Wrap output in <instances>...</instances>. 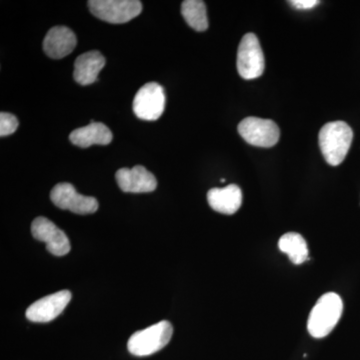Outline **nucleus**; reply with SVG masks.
<instances>
[{
	"instance_id": "nucleus-9",
	"label": "nucleus",
	"mask_w": 360,
	"mask_h": 360,
	"mask_svg": "<svg viewBox=\"0 0 360 360\" xmlns=\"http://www.w3.org/2000/svg\"><path fill=\"white\" fill-rule=\"evenodd\" d=\"M33 238L46 245V250L56 257H63L70 251V239L65 232L51 220L37 217L32 224Z\"/></svg>"
},
{
	"instance_id": "nucleus-11",
	"label": "nucleus",
	"mask_w": 360,
	"mask_h": 360,
	"mask_svg": "<svg viewBox=\"0 0 360 360\" xmlns=\"http://www.w3.org/2000/svg\"><path fill=\"white\" fill-rule=\"evenodd\" d=\"M115 179L118 186L124 193H151L158 186V180L155 175L141 165L117 170Z\"/></svg>"
},
{
	"instance_id": "nucleus-4",
	"label": "nucleus",
	"mask_w": 360,
	"mask_h": 360,
	"mask_svg": "<svg viewBox=\"0 0 360 360\" xmlns=\"http://www.w3.org/2000/svg\"><path fill=\"white\" fill-rule=\"evenodd\" d=\"M89 7L97 18L115 25L129 22L142 11L139 0H90Z\"/></svg>"
},
{
	"instance_id": "nucleus-5",
	"label": "nucleus",
	"mask_w": 360,
	"mask_h": 360,
	"mask_svg": "<svg viewBox=\"0 0 360 360\" xmlns=\"http://www.w3.org/2000/svg\"><path fill=\"white\" fill-rule=\"evenodd\" d=\"M236 66L239 75L246 80L262 77L264 71V56L259 40L253 33H248L238 46Z\"/></svg>"
},
{
	"instance_id": "nucleus-6",
	"label": "nucleus",
	"mask_w": 360,
	"mask_h": 360,
	"mask_svg": "<svg viewBox=\"0 0 360 360\" xmlns=\"http://www.w3.org/2000/svg\"><path fill=\"white\" fill-rule=\"evenodd\" d=\"M238 132L248 143L257 148H272L279 141L281 131L274 120L246 117L238 124Z\"/></svg>"
},
{
	"instance_id": "nucleus-8",
	"label": "nucleus",
	"mask_w": 360,
	"mask_h": 360,
	"mask_svg": "<svg viewBox=\"0 0 360 360\" xmlns=\"http://www.w3.org/2000/svg\"><path fill=\"white\" fill-rule=\"evenodd\" d=\"M51 200L60 210L77 214H90L98 210V201L96 198L78 193L75 187L68 182L56 184L52 188Z\"/></svg>"
},
{
	"instance_id": "nucleus-12",
	"label": "nucleus",
	"mask_w": 360,
	"mask_h": 360,
	"mask_svg": "<svg viewBox=\"0 0 360 360\" xmlns=\"http://www.w3.org/2000/svg\"><path fill=\"white\" fill-rule=\"evenodd\" d=\"M77 35L66 26H54L44 40V51L49 58L60 59L75 51Z\"/></svg>"
},
{
	"instance_id": "nucleus-16",
	"label": "nucleus",
	"mask_w": 360,
	"mask_h": 360,
	"mask_svg": "<svg viewBox=\"0 0 360 360\" xmlns=\"http://www.w3.org/2000/svg\"><path fill=\"white\" fill-rule=\"evenodd\" d=\"M279 250L288 255L293 264H302L309 259V248L302 236L296 232L283 234L278 241Z\"/></svg>"
},
{
	"instance_id": "nucleus-15",
	"label": "nucleus",
	"mask_w": 360,
	"mask_h": 360,
	"mask_svg": "<svg viewBox=\"0 0 360 360\" xmlns=\"http://www.w3.org/2000/svg\"><path fill=\"white\" fill-rule=\"evenodd\" d=\"M70 141L82 148H87L94 144L108 146L112 141V132L103 123L91 120L86 127L73 130L70 135Z\"/></svg>"
},
{
	"instance_id": "nucleus-1",
	"label": "nucleus",
	"mask_w": 360,
	"mask_h": 360,
	"mask_svg": "<svg viewBox=\"0 0 360 360\" xmlns=\"http://www.w3.org/2000/svg\"><path fill=\"white\" fill-rule=\"evenodd\" d=\"M354 139L352 127L345 122H328L321 129L319 146L328 165L338 167L347 158Z\"/></svg>"
},
{
	"instance_id": "nucleus-14",
	"label": "nucleus",
	"mask_w": 360,
	"mask_h": 360,
	"mask_svg": "<svg viewBox=\"0 0 360 360\" xmlns=\"http://www.w3.org/2000/svg\"><path fill=\"white\" fill-rule=\"evenodd\" d=\"M105 65V58L101 52L92 51L78 56L75 63L73 77L80 85L94 84L99 72Z\"/></svg>"
},
{
	"instance_id": "nucleus-3",
	"label": "nucleus",
	"mask_w": 360,
	"mask_h": 360,
	"mask_svg": "<svg viewBox=\"0 0 360 360\" xmlns=\"http://www.w3.org/2000/svg\"><path fill=\"white\" fill-rule=\"evenodd\" d=\"M174 335L169 321H163L130 336L127 348L135 356H148L167 347Z\"/></svg>"
},
{
	"instance_id": "nucleus-18",
	"label": "nucleus",
	"mask_w": 360,
	"mask_h": 360,
	"mask_svg": "<svg viewBox=\"0 0 360 360\" xmlns=\"http://www.w3.org/2000/svg\"><path fill=\"white\" fill-rule=\"evenodd\" d=\"M18 127V120L8 112L0 113V136L4 137L15 132Z\"/></svg>"
},
{
	"instance_id": "nucleus-2",
	"label": "nucleus",
	"mask_w": 360,
	"mask_h": 360,
	"mask_svg": "<svg viewBox=\"0 0 360 360\" xmlns=\"http://www.w3.org/2000/svg\"><path fill=\"white\" fill-rule=\"evenodd\" d=\"M343 302L335 292L326 293L317 300L307 321V330L314 338H323L335 329L341 319Z\"/></svg>"
},
{
	"instance_id": "nucleus-17",
	"label": "nucleus",
	"mask_w": 360,
	"mask_h": 360,
	"mask_svg": "<svg viewBox=\"0 0 360 360\" xmlns=\"http://www.w3.org/2000/svg\"><path fill=\"white\" fill-rule=\"evenodd\" d=\"M181 14L187 25L196 32H205L207 30L206 6L201 0H186L182 2Z\"/></svg>"
},
{
	"instance_id": "nucleus-10",
	"label": "nucleus",
	"mask_w": 360,
	"mask_h": 360,
	"mask_svg": "<svg viewBox=\"0 0 360 360\" xmlns=\"http://www.w3.org/2000/svg\"><path fill=\"white\" fill-rule=\"evenodd\" d=\"M71 300L68 290H61L45 296L32 303L26 310V317L32 322H49L63 314Z\"/></svg>"
},
{
	"instance_id": "nucleus-13",
	"label": "nucleus",
	"mask_w": 360,
	"mask_h": 360,
	"mask_svg": "<svg viewBox=\"0 0 360 360\" xmlns=\"http://www.w3.org/2000/svg\"><path fill=\"white\" fill-rule=\"evenodd\" d=\"M207 201L213 210L224 214H234L243 203V193L236 184L212 188L208 191Z\"/></svg>"
},
{
	"instance_id": "nucleus-7",
	"label": "nucleus",
	"mask_w": 360,
	"mask_h": 360,
	"mask_svg": "<svg viewBox=\"0 0 360 360\" xmlns=\"http://www.w3.org/2000/svg\"><path fill=\"white\" fill-rule=\"evenodd\" d=\"M132 108L135 115L141 120H158L165 112V89L156 82L144 84L135 94Z\"/></svg>"
},
{
	"instance_id": "nucleus-19",
	"label": "nucleus",
	"mask_w": 360,
	"mask_h": 360,
	"mask_svg": "<svg viewBox=\"0 0 360 360\" xmlns=\"http://www.w3.org/2000/svg\"><path fill=\"white\" fill-rule=\"evenodd\" d=\"M290 4L296 9L307 11V9H311L319 6V1L317 0H292V1H290Z\"/></svg>"
}]
</instances>
